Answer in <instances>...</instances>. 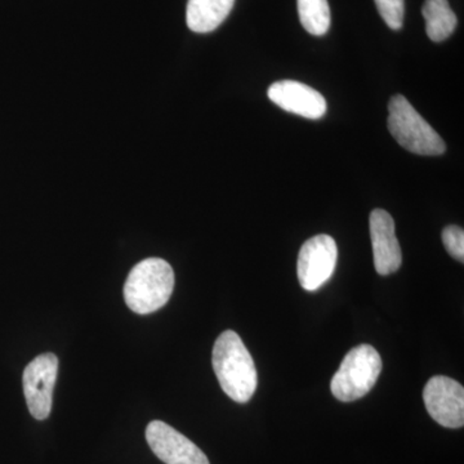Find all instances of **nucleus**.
<instances>
[{"label":"nucleus","instance_id":"f03ea898","mask_svg":"<svg viewBox=\"0 0 464 464\" xmlns=\"http://www.w3.org/2000/svg\"><path fill=\"white\" fill-rule=\"evenodd\" d=\"M174 288L172 266L161 258H148L137 264L124 284L127 306L140 315L166 306Z\"/></svg>","mask_w":464,"mask_h":464},{"label":"nucleus","instance_id":"ddd939ff","mask_svg":"<svg viewBox=\"0 0 464 464\" xmlns=\"http://www.w3.org/2000/svg\"><path fill=\"white\" fill-rule=\"evenodd\" d=\"M299 20L311 35L322 36L331 27L328 0H297Z\"/></svg>","mask_w":464,"mask_h":464},{"label":"nucleus","instance_id":"6e6552de","mask_svg":"<svg viewBox=\"0 0 464 464\" xmlns=\"http://www.w3.org/2000/svg\"><path fill=\"white\" fill-rule=\"evenodd\" d=\"M146 440L155 456L166 464H210L199 447L161 420L149 423Z\"/></svg>","mask_w":464,"mask_h":464},{"label":"nucleus","instance_id":"7ed1b4c3","mask_svg":"<svg viewBox=\"0 0 464 464\" xmlns=\"http://www.w3.org/2000/svg\"><path fill=\"white\" fill-rule=\"evenodd\" d=\"M387 125L399 145L413 154L438 157L447 151L444 140L401 94L390 100Z\"/></svg>","mask_w":464,"mask_h":464},{"label":"nucleus","instance_id":"9b49d317","mask_svg":"<svg viewBox=\"0 0 464 464\" xmlns=\"http://www.w3.org/2000/svg\"><path fill=\"white\" fill-rule=\"evenodd\" d=\"M235 0H188L186 23L194 33L213 32L227 18Z\"/></svg>","mask_w":464,"mask_h":464},{"label":"nucleus","instance_id":"20e7f679","mask_svg":"<svg viewBox=\"0 0 464 464\" xmlns=\"http://www.w3.org/2000/svg\"><path fill=\"white\" fill-rule=\"evenodd\" d=\"M381 372V355L373 346L360 344L353 348L333 377V396L343 402L364 398L377 383Z\"/></svg>","mask_w":464,"mask_h":464},{"label":"nucleus","instance_id":"4468645a","mask_svg":"<svg viewBox=\"0 0 464 464\" xmlns=\"http://www.w3.org/2000/svg\"><path fill=\"white\" fill-rule=\"evenodd\" d=\"M378 12L387 26L400 30L404 25L405 0H374Z\"/></svg>","mask_w":464,"mask_h":464},{"label":"nucleus","instance_id":"0eeeda50","mask_svg":"<svg viewBox=\"0 0 464 464\" xmlns=\"http://www.w3.org/2000/svg\"><path fill=\"white\" fill-rule=\"evenodd\" d=\"M424 405L432 420L447 429L464 424V389L459 382L438 375L427 382L423 390Z\"/></svg>","mask_w":464,"mask_h":464},{"label":"nucleus","instance_id":"423d86ee","mask_svg":"<svg viewBox=\"0 0 464 464\" xmlns=\"http://www.w3.org/2000/svg\"><path fill=\"white\" fill-rule=\"evenodd\" d=\"M57 372L58 359L52 353L35 357L24 371V393L30 414L35 420H44L50 417Z\"/></svg>","mask_w":464,"mask_h":464},{"label":"nucleus","instance_id":"9d476101","mask_svg":"<svg viewBox=\"0 0 464 464\" xmlns=\"http://www.w3.org/2000/svg\"><path fill=\"white\" fill-rule=\"evenodd\" d=\"M267 96L285 111L313 121L323 118L326 112V101L323 94L299 82H276L268 88Z\"/></svg>","mask_w":464,"mask_h":464},{"label":"nucleus","instance_id":"f8f14e48","mask_svg":"<svg viewBox=\"0 0 464 464\" xmlns=\"http://www.w3.org/2000/svg\"><path fill=\"white\" fill-rule=\"evenodd\" d=\"M426 33L432 42H444L456 30L458 20L448 0H426L422 7Z\"/></svg>","mask_w":464,"mask_h":464},{"label":"nucleus","instance_id":"39448f33","mask_svg":"<svg viewBox=\"0 0 464 464\" xmlns=\"http://www.w3.org/2000/svg\"><path fill=\"white\" fill-rule=\"evenodd\" d=\"M337 243L329 235L311 237L299 250L297 275L302 288L315 292L328 283L337 266Z\"/></svg>","mask_w":464,"mask_h":464},{"label":"nucleus","instance_id":"f257e3e1","mask_svg":"<svg viewBox=\"0 0 464 464\" xmlns=\"http://www.w3.org/2000/svg\"><path fill=\"white\" fill-rule=\"evenodd\" d=\"M212 364L219 386L228 398L240 404L253 398L257 390V369L237 333L226 331L217 338Z\"/></svg>","mask_w":464,"mask_h":464},{"label":"nucleus","instance_id":"2eb2a0df","mask_svg":"<svg viewBox=\"0 0 464 464\" xmlns=\"http://www.w3.org/2000/svg\"><path fill=\"white\" fill-rule=\"evenodd\" d=\"M442 243L451 257L464 262V231L458 226H448L442 230Z\"/></svg>","mask_w":464,"mask_h":464},{"label":"nucleus","instance_id":"1a4fd4ad","mask_svg":"<svg viewBox=\"0 0 464 464\" xmlns=\"http://www.w3.org/2000/svg\"><path fill=\"white\" fill-rule=\"evenodd\" d=\"M369 230L375 271L382 276L396 273L401 266L402 256L392 217L386 210L374 209L369 217Z\"/></svg>","mask_w":464,"mask_h":464}]
</instances>
